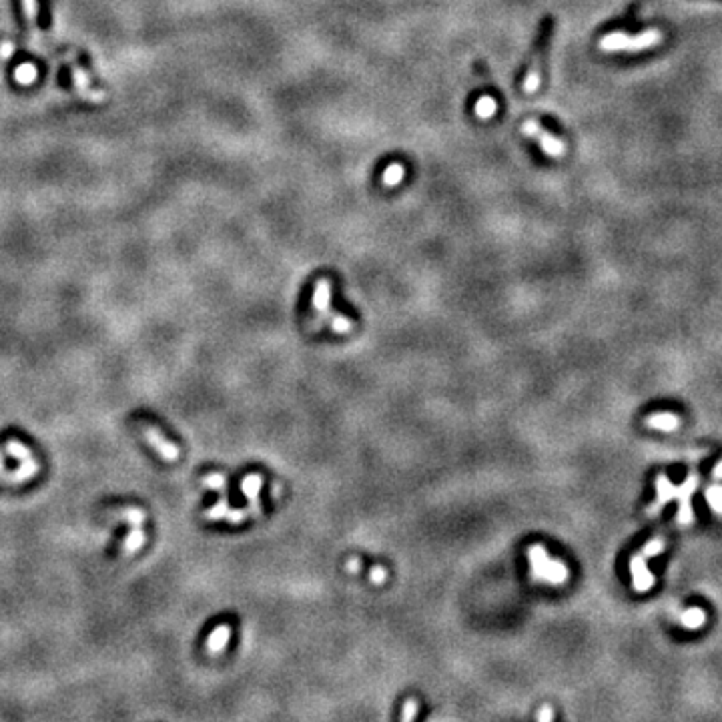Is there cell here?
<instances>
[{
  "mask_svg": "<svg viewBox=\"0 0 722 722\" xmlns=\"http://www.w3.org/2000/svg\"><path fill=\"white\" fill-rule=\"evenodd\" d=\"M662 41H665V32L658 29L642 30L634 36L618 30V32H610L606 36H602L598 46L602 53H642L652 46H658Z\"/></svg>",
  "mask_w": 722,
  "mask_h": 722,
  "instance_id": "6da1fadb",
  "label": "cell"
},
{
  "mask_svg": "<svg viewBox=\"0 0 722 722\" xmlns=\"http://www.w3.org/2000/svg\"><path fill=\"white\" fill-rule=\"evenodd\" d=\"M528 558L532 566V576L540 582H550V584H564L568 580V568L560 560H552L548 552L536 544L528 550Z\"/></svg>",
  "mask_w": 722,
  "mask_h": 722,
  "instance_id": "3957f363",
  "label": "cell"
},
{
  "mask_svg": "<svg viewBox=\"0 0 722 722\" xmlns=\"http://www.w3.org/2000/svg\"><path fill=\"white\" fill-rule=\"evenodd\" d=\"M205 484H207L209 488H215V490H219L221 496H225V491H223V488H225V477L221 476V474H213V476L205 477Z\"/></svg>",
  "mask_w": 722,
  "mask_h": 722,
  "instance_id": "ffe728a7",
  "label": "cell"
},
{
  "mask_svg": "<svg viewBox=\"0 0 722 722\" xmlns=\"http://www.w3.org/2000/svg\"><path fill=\"white\" fill-rule=\"evenodd\" d=\"M646 425L654 428V430H665V432H672L680 425V419L674 414H654L646 419Z\"/></svg>",
  "mask_w": 722,
  "mask_h": 722,
  "instance_id": "7c38bea8",
  "label": "cell"
},
{
  "mask_svg": "<svg viewBox=\"0 0 722 722\" xmlns=\"http://www.w3.org/2000/svg\"><path fill=\"white\" fill-rule=\"evenodd\" d=\"M665 550V540L662 538H654L650 540L648 544L644 546L642 552H638L634 558L630 560V572H632V586H634L636 592H646L652 588L654 584V578L650 574L648 562L650 556H658L660 552Z\"/></svg>",
  "mask_w": 722,
  "mask_h": 722,
  "instance_id": "277c9868",
  "label": "cell"
},
{
  "mask_svg": "<svg viewBox=\"0 0 722 722\" xmlns=\"http://www.w3.org/2000/svg\"><path fill=\"white\" fill-rule=\"evenodd\" d=\"M522 132L526 135V137H532V139H536L538 143H540V147H542V151L546 153V155H550V157H564L566 155V143L564 141H560L558 137H554L550 130H546L538 121H526L524 125H522Z\"/></svg>",
  "mask_w": 722,
  "mask_h": 722,
  "instance_id": "5b68a950",
  "label": "cell"
},
{
  "mask_svg": "<svg viewBox=\"0 0 722 722\" xmlns=\"http://www.w3.org/2000/svg\"><path fill=\"white\" fill-rule=\"evenodd\" d=\"M496 111H498V102L493 101L490 95L479 97V101L476 102V115L479 118H490V116H493Z\"/></svg>",
  "mask_w": 722,
  "mask_h": 722,
  "instance_id": "2e32d148",
  "label": "cell"
},
{
  "mask_svg": "<svg viewBox=\"0 0 722 722\" xmlns=\"http://www.w3.org/2000/svg\"><path fill=\"white\" fill-rule=\"evenodd\" d=\"M143 433H144V437L155 446V449L159 451L161 456L165 458V460H169V462H173V460H177L179 458V448L177 446H173L169 440H165L163 435H161L153 425H149V423H144L143 425Z\"/></svg>",
  "mask_w": 722,
  "mask_h": 722,
  "instance_id": "52a82bcc",
  "label": "cell"
},
{
  "mask_svg": "<svg viewBox=\"0 0 722 722\" xmlns=\"http://www.w3.org/2000/svg\"><path fill=\"white\" fill-rule=\"evenodd\" d=\"M18 76L22 79V83H27V79H29V76H34V69H32L30 64H25V67H20V69H18Z\"/></svg>",
  "mask_w": 722,
  "mask_h": 722,
  "instance_id": "603a6c76",
  "label": "cell"
},
{
  "mask_svg": "<svg viewBox=\"0 0 722 722\" xmlns=\"http://www.w3.org/2000/svg\"><path fill=\"white\" fill-rule=\"evenodd\" d=\"M329 297H332V283L327 279H319L313 291V307L319 313V318L332 319V309H329Z\"/></svg>",
  "mask_w": 722,
  "mask_h": 722,
  "instance_id": "9c48e42d",
  "label": "cell"
},
{
  "mask_svg": "<svg viewBox=\"0 0 722 722\" xmlns=\"http://www.w3.org/2000/svg\"><path fill=\"white\" fill-rule=\"evenodd\" d=\"M261 484H263V477L261 476H247L245 477V482L241 484V490H243V493H245L247 498H249V502H251V512L255 514V516H259V512H261V508H259V490H261Z\"/></svg>",
  "mask_w": 722,
  "mask_h": 722,
  "instance_id": "30bf717a",
  "label": "cell"
},
{
  "mask_svg": "<svg viewBox=\"0 0 722 722\" xmlns=\"http://www.w3.org/2000/svg\"><path fill=\"white\" fill-rule=\"evenodd\" d=\"M347 570H349V572H357V570H360V560H355V558L349 560V562H347Z\"/></svg>",
  "mask_w": 722,
  "mask_h": 722,
  "instance_id": "d4e9b609",
  "label": "cell"
},
{
  "mask_svg": "<svg viewBox=\"0 0 722 722\" xmlns=\"http://www.w3.org/2000/svg\"><path fill=\"white\" fill-rule=\"evenodd\" d=\"M696 486H698V476H696V474H690V476L686 477V482H684L682 486L676 488V500H680V510H679L680 524H690V522L694 520L690 498H693Z\"/></svg>",
  "mask_w": 722,
  "mask_h": 722,
  "instance_id": "8992f818",
  "label": "cell"
},
{
  "mask_svg": "<svg viewBox=\"0 0 722 722\" xmlns=\"http://www.w3.org/2000/svg\"><path fill=\"white\" fill-rule=\"evenodd\" d=\"M72 79H74V85H76V90L81 93V97H85L88 101H102L101 93H95V90L90 88L87 74L81 71L79 67L72 69Z\"/></svg>",
  "mask_w": 722,
  "mask_h": 722,
  "instance_id": "8fae6325",
  "label": "cell"
},
{
  "mask_svg": "<svg viewBox=\"0 0 722 722\" xmlns=\"http://www.w3.org/2000/svg\"><path fill=\"white\" fill-rule=\"evenodd\" d=\"M552 18H544L542 22V32L538 36V41L534 44V50H532V57H530V62H528V72L524 76V93H536L540 88V83H542V76H544V67H546V58H548V46H550V36H552Z\"/></svg>",
  "mask_w": 722,
  "mask_h": 722,
  "instance_id": "7a4b0ae2",
  "label": "cell"
},
{
  "mask_svg": "<svg viewBox=\"0 0 722 722\" xmlns=\"http://www.w3.org/2000/svg\"><path fill=\"white\" fill-rule=\"evenodd\" d=\"M11 53H13V44L11 43H4L0 46V55L2 57H11Z\"/></svg>",
  "mask_w": 722,
  "mask_h": 722,
  "instance_id": "cb8c5ba5",
  "label": "cell"
},
{
  "mask_svg": "<svg viewBox=\"0 0 722 722\" xmlns=\"http://www.w3.org/2000/svg\"><path fill=\"white\" fill-rule=\"evenodd\" d=\"M707 500H708V504L712 505V510L716 512V514H721L722 516V486L721 484H712L710 488L707 490Z\"/></svg>",
  "mask_w": 722,
  "mask_h": 722,
  "instance_id": "ac0fdd59",
  "label": "cell"
},
{
  "mask_svg": "<svg viewBox=\"0 0 722 722\" xmlns=\"http://www.w3.org/2000/svg\"><path fill=\"white\" fill-rule=\"evenodd\" d=\"M714 479H716V482H721L722 479V462H718V465L714 468Z\"/></svg>",
  "mask_w": 722,
  "mask_h": 722,
  "instance_id": "484cf974",
  "label": "cell"
},
{
  "mask_svg": "<svg viewBox=\"0 0 722 722\" xmlns=\"http://www.w3.org/2000/svg\"><path fill=\"white\" fill-rule=\"evenodd\" d=\"M538 722H554V708L550 704H544V707L538 710Z\"/></svg>",
  "mask_w": 722,
  "mask_h": 722,
  "instance_id": "44dd1931",
  "label": "cell"
},
{
  "mask_svg": "<svg viewBox=\"0 0 722 722\" xmlns=\"http://www.w3.org/2000/svg\"><path fill=\"white\" fill-rule=\"evenodd\" d=\"M704 620H707V614H704L700 608H688V610H684V612L680 614V624H682L684 628H690V630L700 628V626L704 624Z\"/></svg>",
  "mask_w": 722,
  "mask_h": 722,
  "instance_id": "5bb4252c",
  "label": "cell"
},
{
  "mask_svg": "<svg viewBox=\"0 0 722 722\" xmlns=\"http://www.w3.org/2000/svg\"><path fill=\"white\" fill-rule=\"evenodd\" d=\"M419 712V700L418 698H407L402 707V716H400V722H416Z\"/></svg>",
  "mask_w": 722,
  "mask_h": 722,
  "instance_id": "e0dca14e",
  "label": "cell"
},
{
  "mask_svg": "<svg viewBox=\"0 0 722 722\" xmlns=\"http://www.w3.org/2000/svg\"><path fill=\"white\" fill-rule=\"evenodd\" d=\"M656 490H658V498L654 504L648 505V510H646L648 516H656L670 500H676V486H672L666 476L656 477Z\"/></svg>",
  "mask_w": 722,
  "mask_h": 722,
  "instance_id": "ba28073f",
  "label": "cell"
},
{
  "mask_svg": "<svg viewBox=\"0 0 722 722\" xmlns=\"http://www.w3.org/2000/svg\"><path fill=\"white\" fill-rule=\"evenodd\" d=\"M229 636H231V628L227 624L217 626L215 632L209 636V640H207V648L211 650V652H215V654L221 652V650H225L227 642H229Z\"/></svg>",
  "mask_w": 722,
  "mask_h": 722,
  "instance_id": "4fadbf2b",
  "label": "cell"
},
{
  "mask_svg": "<svg viewBox=\"0 0 722 722\" xmlns=\"http://www.w3.org/2000/svg\"><path fill=\"white\" fill-rule=\"evenodd\" d=\"M369 578H372L376 584H381V582H386V578H388V570H386V568H381V566H376V568L372 570Z\"/></svg>",
  "mask_w": 722,
  "mask_h": 722,
  "instance_id": "7402d4cb",
  "label": "cell"
},
{
  "mask_svg": "<svg viewBox=\"0 0 722 722\" xmlns=\"http://www.w3.org/2000/svg\"><path fill=\"white\" fill-rule=\"evenodd\" d=\"M404 175L405 169L402 163H391L390 167L383 171L381 181H383V185H388V187H395V185H400V183L404 181Z\"/></svg>",
  "mask_w": 722,
  "mask_h": 722,
  "instance_id": "9a60e30c",
  "label": "cell"
},
{
  "mask_svg": "<svg viewBox=\"0 0 722 722\" xmlns=\"http://www.w3.org/2000/svg\"><path fill=\"white\" fill-rule=\"evenodd\" d=\"M22 6H25V15L29 18L30 27L34 29L36 27V16H39V2L36 0H22Z\"/></svg>",
  "mask_w": 722,
  "mask_h": 722,
  "instance_id": "d6986e66",
  "label": "cell"
}]
</instances>
